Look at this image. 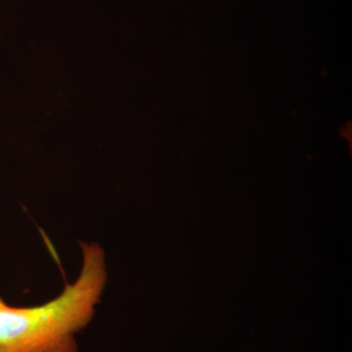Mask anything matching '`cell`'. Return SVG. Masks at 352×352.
<instances>
[{"label":"cell","mask_w":352,"mask_h":352,"mask_svg":"<svg viewBox=\"0 0 352 352\" xmlns=\"http://www.w3.org/2000/svg\"><path fill=\"white\" fill-rule=\"evenodd\" d=\"M80 247V274L50 302L14 307L0 296V352H78L76 336L94 319L108 279L103 248Z\"/></svg>","instance_id":"cell-1"}]
</instances>
